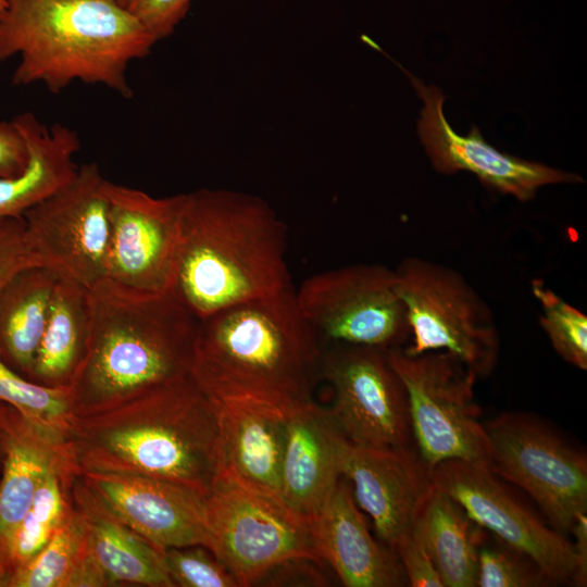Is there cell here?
<instances>
[{
  "instance_id": "obj_36",
  "label": "cell",
  "mask_w": 587,
  "mask_h": 587,
  "mask_svg": "<svg viewBox=\"0 0 587 587\" xmlns=\"http://www.w3.org/2000/svg\"><path fill=\"white\" fill-rule=\"evenodd\" d=\"M29 149L24 135L14 123L0 122V178H16L29 165Z\"/></svg>"
},
{
  "instance_id": "obj_9",
  "label": "cell",
  "mask_w": 587,
  "mask_h": 587,
  "mask_svg": "<svg viewBox=\"0 0 587 587\" xmlns=\"http://www.w3.org/2000/svg\"><path fill=\"white\" fill-rule=\"evenodd\" d=\"M208 549L238 586H252L296 559L320 562L309 520L274 499L220 476L205 497Z\"/></svg>"
},
{
  "instance_id": "obj_14",
  "label": "cell",
  "mask_w": 587,
  "mask_h": 587,
  "mask_svg": "<svg viewBox=\"0 0 587 587\" xmlns=\"http://www.w3.org/2000/svg\"><path fill=\"white\" fill-rule=\"evenodd\" d=\"M432 482L483 529L530 559L551 584L573 583L578 565L574 544L516 502L487 465L445 461L433 469Z\"/></svg>"
},
{
  "instance_id": "obj_10",
  "label": "cell",
  "mask_w": 587,
  "mask_h": 587,
  "mask_svg": "<svg viewBox=\"0 0 587 587\" xmlns=\"http://www.w3.org/2000/svg\"><path fill=\"white\" fill-rule=\"evenodd\" d=\"M298 307L323 344L386 349L404 347L411 337L395 270L351 264L307 278L295 290Z\"/></svg>"
},
{
  "instance_id": "obj_17",
  "label": "cell",
  "mask_w": 587,
  "mask_h": 587,
  "mask_svg": "<svg viewBox=\"0 0 587 587\" xmlns=\"http://www.w3.org/2000/svg\"><path fill=\"white\" fill-rule=\"evenodd\" d=\"M339 472L351 483L354 500L371 516L378 537L391 549L412 529L432 472L415 448H364L347 439L340 449Z\"/></svg>"
},
{
  "instance_id": "obj_27",
  "label": "cell",
  "mask_w": 587,
  "mask_h": 587,
  "mask_svg": "<svg viewBox=\"0 0 587 587\" xmlns=\"http://www.w3.org/2000/svg\"><path fill=\"white\" fill-rule=\"evenodd\" d=\"M59 470L50 471L40 483L26 514L12 538L1 586L20 566L35 557L53 537L71 513L62 490Z\"/></svg>"
},
{
  "instance_id": "obj_31",
  "label": "cell",
  "mask_w": 587,
  "mask_h": 587,
  "mask_svg": "<svg viewBox=\"0 0 587 587\" xmlns=\"http://www.w3.org/2000/svg\"><path fill=\"white\" fill-rule=\"evenodd\" d=\"M549 585L552 584L547 576L526 555L502 541L499 545H487L484 538L478 551L476 586L541 587Z\"/></svg>"
},
{
  "instance_id": "obj_18",
  "label": "cell",
  "mask_w": 587,
  "mask_h": 587,
  "mask_svg": "<svg viewBox=\"0 0 587 587\" xmlns=\"http://www.w3.org/2000/svg\"><path fill=\"white\" fill-rule=\"evenodd\" d=\"M214 402L220 433V476L280 500L288 414L250 400Z\"/></svg>"
},
{
  "instance_id": "obj_22",
  "label": "cell",
  "mask_w": 587,
  "mask_h": 587,
  "mask_svg": "<svg viewBox=\"0 0 587 587\" xmlns=\"http://www.w3.org/2000/svg\"><path fill=\"white\" fill-rule=\"evenodd\" d=\"M87 552L105 579L150 587H174L159 549L108 511L87 489L75 491Z\"/></svg>"
},
{
  "instance_id": "obj_29",
  "label": "cell",
  "mask_w": 587,
  "mask_h": 587,
  "mask_svg": "<svg viewBox=\"0 0 587 587\" xmlns=\"http://www.w3.org/2000/svg\"><path fill=\"white\" fill-rule=\"evenodd\" d=\"M85 549L84 532L76 511L49 542L5 580L9 587H68Z\"/></svg>"
},
{
  "instance_id": "obj_34",
  "label": "cell",
  "mask_w": 587,
  "mask_h": 587,
  "mask_svg": "<svg viewBox=\"0 0 587 587\" xmlns=\"http://www.w3.org/2000/svg\"><path fill=\"white\" fill-rule=\"evenodd\" d=\"M391 550L397 555L410 586L444 587L420 535L413 527L396 541Z\"/></svg>"
},
{
  "instance_id": "obj_23",
  "label": "cell",
  "mask_w": 587,
  "mask_h": 587,
  "mask_svg": "<svg viewBox=\"0 0 587 587\" xmlns=\"http://www.w3.org/2000/svg\"><path fill=\"white\" fill-rule=\"evenodd\" d=\"M29 149V165L16 178H0V218L22 216L76 173L74 157L80 149L78 135L62 124L46 126L26 112L12 118Z\"/></svg>"
},
{
  "instance_id": "obj_30",
  "label": "cell",
  "mask_w": 587,
  "mask_h": 587,
  "mask_svg": "<svg viewBox=\"0 0 587 587\" xmlns=\"http://www.w3.org/2000/svg\"><path fill=\"white\" fill-rule=\"evenodd\" d=\"M540 305L539 323L555 352L571 365L587 370V316L565 302L544 280H532Z\"/></svg>"
},
{
  "instance_id": "obj_40",
  "label": "cell",
  "mask_w": 587,
  "mask_h": 587,
  "mask_svg": "<svg viewBox=\"0 0 587 587\" xmlns=\"http://www.w3.org/2000/svg\"><path fill=\"white\" fill-rule=\"evenodd\" d=\"M115 1H117L118 3L123 5H126V3L128 2V0H115Z\"/></svg>"
},
{
  "instance_id": "obj_8",
  "label": "cell",
  "mask_w": 587,
  "mask_h": 587,
  "mask_svg": "<svg viewBox=\"0 0 587 587\" xmlns=\"http://www.w3.org/2000/svg\"><path fill=\"white\" fill-rule=\"evenodd\" d=\"M484 426L489 470L525 490L555 532L571 535L587 515L585 453L527 413L503 412Z\"/></svg>"
},
{
  "instance_id": "obj_37",
  "label": "cell",
  "mask_w": 587,
  "mask_h": 587,
  "mask_svg": "<svg viewBox=\"0 0 587 587\" xmlns=\"http://www.w3.org/2000/svg\"><path fill=\"white\" fill-rule=\"evenodd\" d=\"M571 535L578 563L572 585L583 587L587 583V515L577 521Z\"/></svg>"
},
{
  "instance_id": "obj_4",
  "label": "cell",
  "mask_w": 587,
  "mask_h": 587,
  "mask_svg": "<svg viewBox=\"0 0 587 587\" xmlns=\"http://www.w3.org/2000/svg\"><path fill=\"white\" fill-rule=\"evenodd\" d=\"M88 300V347L70 385L75 415L190 376L198 319L171 291L103 277Z\"/></svg>"
},
{
  "instance_id": "obj_19",
  "label": "cell",
  "mask_w": 587,
  "mask_h": 587,
  "mask_svg": "<svg viewBox=\"0 0 587 587\" xmlns=\"http://www.w3.org/2000/svg\"><path fill=\"white\" fill-rule=\"evenodd\" d=\"M342 478L309 520L319 558L330 564L347 587L403 586L408 580L397 555L373 539L351 485Z\"/></svg>"
},
{
  "instance_id": "obj_26",
  "label": "cell",
  "mask_w": 587,
  "mask_h": 587,
  "mask_svg": "<svg viewBox=\"0 0 587 587\" xmlns=\"http://www.w3.org/2000/svg\"><path fill=\"white\" fill-rule=\"evenodd\" d=\"M59 276L47 266H30L0 289V360L27 378Z\"/></svg>"
},
{
  "instance_id": "obj_25",
  "label": "cell",
  "mask_w": 587,
  "mask_h": 587,
  "mask_svg": "<svg viewBox=\"0 0 587 587\" xmlns=\"http://www.w3.org/2000/svg\"><path fill=\"white\" fill-rule=\"evenodd\" d=\"M89 334L88 287L59 276L29 379L70 387L86 355Z\"/></svg>"
},
{
  "instance_id": "obj_33",
  "label": "cell",
  "mask_w": 587,
  "mask_h": 587,
  "mask_svg": "<svg viewBox=\"0 0 587 587\" xmlns=\"http://www.w3.org/2000/svg\"><path fill=\"white\" fill-rule=\"evenodd\" d=\"M36 265L41 263L26 235L23 216L1 217L0 289L17 272Z\"/></svg>"
},
{
  "instance_id": "obj_24",
  "label": "cell",
  "mask_w": 587,
  "mask_h": 587,
  "mask_svg": "<svg viewBox=\"0 0 587 587\" xmlns=\"http://www.w3.org/2000/svg\"><path fill=\"white\" fill-rule=\"evenodd\" d=\"M444 587H475L478 551L485 538L476 524L448 494L433 482L413 519Z\"/></svg>"
},
{
  "instance_id": "obj_1",
  "label": "cell",
  "mask_w": 587,
  "mask_h": 587,
  "mask_svg": "<svg viewBox=\"0 0 587 587\" xmlns=\"http://www.w3.org/2000/svg\"><path fill=\"white\" fill-rule=\"evenodd\" d=\"M65 441L78 473L142 475L204 496L221 475L216 405L191 375L74 415Z\"/></svg>"
},
{
  "instance_id": "obj_12",
  "label": "cell",
  "mask_w": 587,
  "mask_h": 587,
  "mask_svg": "<svg viewBox=\"0 0 587 587\" xmlns=\"http://www.w3.org/2000/svg\"><path fill=\"white\" fill-rule=\"evenodd\" d=\"M104 182L98 165L86 163L22 215L41 265L86 287L105 276L110 221Z\"/></svg>"
},
{
  "instance_id": "obj_15",
  "label": "cell",
  "mask_w": 587,
  "mask_h": 587,
  "mask_svg": "<svg viewBox=\"0 0 587 587\" xmlns=\"http://www.w3.org/2000/svg\"><path fill=\"white\" fill-rule=\"evenodd\" d=\"M411 79L424 102L419 121V135L434 167L444 174L467 171L488 188L511 195L520 201L535 197L546 185L582 183L575 173L550 167L544 163L501 152L483 138L473 126L466 136L453 130L444 114L445 96L436 86H425L419 78L400 66Z\"/></svg>"
},
{
  "instance_id": "obj_21",
  "label": "cell",
  "mask_w": 587,
  "mask_h": 587,
  "mask_svg": "<svg viewBox=\"0 0 587 587\" xmlns=\"http://www.w3.org/2000/svg\"><path fill=\"white\" fill-rule=\"evenodd\" d=\"M52 470L76 473L65 437L48 430L5 403L0 478V586L14 533L43 477Z\"/></svg>"
},
{
  "instance_id": "obj_39",
  "label": "cell",
  "mask_w": 587,
  "mask_h": 587,
  "mask_svg": "<svg viewBox=\"0 0 587 587\" xmlns=\"http://www.w3.org/2000/svg\"><path fill=\"white\" fill-rule=\"evenodd\" d=\"M7 0H0V13L5 9Z\"/></svg>"
},
{
  "instance_id": "obj_38",
  "label": "cell",
  "mask_w": 587,
  "mask_h": 587,
  "mask_svg": "<svg viewBox=\"0 0 587 587\" xmlns=\"http://www.w3.org/2000/svg\"><path fill=\"white\" fill-rule=\"evenodd\" d=\"M4 410L5 403L0 401V461L3 459V446H4Z\"/></svg>"
},
{
  "instance_id": "obj_7",
  "label": "cell",
  "mask_w": 587,
  "mask_h": 587,
  "mask_svg": "<svg viewBox=\"0 0 587 587\" xmlns=\"http://www.w3.org/2000/svg\"><path fill=\"white\" fill-rule=\"evenodd\" d=\"M411 329L410 354L447 351L478 378L498 362L500 337L487 303L455 270L409 257L395 270Z\"/></svg>"
},
{
  "instance_id": "obj_20",
  "label": "cell",
  "mask_w": 587,
  "mask_h": 587,
  "mask_svg": "<svg viewBox=\"0 0 587 587\" xmlns=\"http://www.w3.org/2000/svg\"><path fill=\"white\" fill-rule=\"evenodd\" d=\"M346 440L329 409L311 402L287 415L280 500L310 520L328 500L338 480Z\"/></svg>"
},
{
  "instance_id": "obj_5",
  "label": "cell",
  "mask_w": 587,
  "mask_h": 587,
  "mask_svg": "<svg viewBox=\"0 0 587 587\" xmlns=\"http://www.w3.org/2000/svg\"><path fill=\"white\" fill-rule=\"evenodd\" d=\"M155 42L115 0H7L0 13V62L21 59L12 84L42 83L54 93L80 80L132 98L127 67Z\"/></svg>"
},
{
  "instance_id": "obj_32",
  "label": "cell",
  "mask_w": 587,
  "mask_h": 587,
  "mask_svg": "<svg viewBox=\"0 0 587 587\" xmlns=\"http://www.w3.org/2000/svg\"><path fill=\"white\" fill-rule=\"evenodd\" d=\"M167 573L175 586L237 587L230 571L201 545L163 550Z\"/></svg>"
},
{
  "instance_id": "obj_13",
  "label": "cell",
  "mask_w": 587,
  "mask_h": 587,
  "mask_svg": "<svg viewBox=\"0 0 587 587\" xmlns=\"http://www.w3.org/2000/svg\"><path fill=\"white\" fill-rule=\"evenodd\" d=\"M110 234L107 278L145 291H170L185 193L155 198L105 179Z\"/></svg>"
},
{
  "instance_id": "obj_6",
  "label": "cell",
  "mask_w": 587,
  "mask_h": 587,
  "mask_svg": "<svg viewBox=\"0 0 587 587\" xmlns=\"http://www.w3.org/2000/svg\"><path fill=\"white\" fill-rule=\"evenodd\" d=\"M388 355L407 392L415 451L429 472L449 460L488 466L490 444L475 401V373L447 351L410 354L397 347Z\"/></svg>"
},
{
  "instance_id": "obj_3",
  "label": "cell",
  "mask_w": 587,
  "mask_h": 587,
  "mask_svg": "<svg viewBox=\"0 0 587 587\" xmlns=\"http://www.w3.org/2000/svg\"><path fill=\"white\" fill-rule=\"evenodd\" d=\"M285 224L261 198L185 193L171 292L198 319L291 287Z\"/></svg>"
},
{
  "instance_id": "obj_16",
  "label": "cell",
  "mask_w": 587,
  "mask_h": 587,
  "mask_svg": "<svg viewBox=\"0 0 587 587\" xmlns=\"http://www.w3.org/2000/svg\"><path fill=\"white\" fill-rule=\"evenodd\" d=\"M84 485L116 519L161 550L208 548L205 497L142 475L82 472Z\"/></svg>"
},
{
  "instance_id": "obj_28",
  "label": "cell",
  "mask_w": 587,
  "mask_h": 587,
  "mask_svg": "<svg viewBox=\"0 0 587 587\" xmlns=\"http://www.w3.org/2000/svg\"><path fill=\"white\" fill-rule=\"evenodd\" d=\"M0 401L28 420L66 437L74 417L68 386H49L15 372L0 360Z\"/></svg>"
},
{
  "instance_id": "obj_2",
  "label": "cell",
  "mask_w": 587,
  "mask_h": 587,
  "mask_svg": "<svg viewBox=\"0 0 587 587\" xmlns=\"http://www.w3.org/2000/svg\"><path fill=\"white\" fill-rule=\"evenodd\" d=\"M321 354L291 286L198 320L190 375L214 400H250L289 414L313 402Z\"/></svg>"
},
{
  "instance_id": "obj_11",
  "label": "cell",
  "mask_w": 587,
  "mask_h": 587,
  "mask_svg": "<svg viewBox=\"0 0 587 587\" xmlns=\"http://www.w3.org/2000/svg\"><path fill=\"white\" fill-rule=\"evenodd\" d=\"M320 373L334 390L329 411L350 444L389 450L414 448L407 392L388 349L323 344Z\"/></svg>"
},
{
  "instance_id": "obj_35",
  "label": "cell",
  "mask_w": 587,
  "mask_h": 587,
  "mask_svg": "<svg viewBox=\"0 0 587 587\" xmlns=\"http://www.w3.org/2000/svg\"><path fill=\"white\" fill-rule=\"evenodd\" d=\"M192 0H128L126 8L155 41L164 39L187 14Z\"/></svg>"
}]
</instances>
